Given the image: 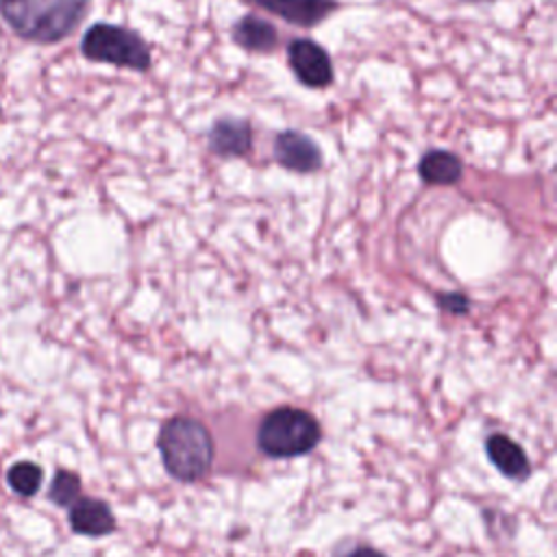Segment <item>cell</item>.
I'll use <instances>...</instances> for the list:
<instances>
[{"mask_svg": "<svg viewBox=\"0 0 557 557\" xmlns=\"http://www.w3.org/2000/svg\"><path fill=\"white\" fill-rule=\"evenodd\" d=\"M91 0H0L2 22L26 41L57 44L85 17Z\"/></svg>", "mask_w": 557, "mask_h": 557, "instance_id": "cell-1", "label": "cell"}, {"mask_svg": "<svg viewBox=\"0 0 557 557\" xmlns=\"http://www.w3.org/2000/svg\"><path fill=\"white\" fill-rule=\"evenodd\" d=\"M163 466L170 476L183 483L198 481L213 461V440L209 429L189 416L170 418L157 440Z\"/></svg>", "mask_w": 557, "mask_h": 557, "instance_id": "cell-2", "label": "cell"}, {"mask_svg": "<svg viewBox=\"0 0 557 557\" xmlns=\"http://www.w3.org/2000/svg\"><path fill=\"white\" fill-rule=\"evenodd\" d=\"M320 435V422L309 411L278 407L261 418L257 426V448L272 459L298 457L313 450Z\"/></svg>", "mask_w": 557, "mask_h": 557, "instance_id": "cell-3", "label": "cell"}, {"mask_svg": "<svg viewBox=\"0 0 557 557\" xmlns=\"http://www.w3.org/2000/svg\"><path fill=\"white\" fill-rule=\"evenodd\" d=\"M85 59L109 63L135 72H144L152 63V54L141 35L115 24H94L81 41Z\"/></svg>", "mask_w": 557, "mask_h": 557, "instance_id": "cell-4", "label": "cell"}, {"mask_svg": "<svg viewBox=\"0 0 557 557\" xmlns=\"http://www.w3.org/2000/svg\"><path fill=\"white\" fill-rule=\"evenodd\" d=\"M287 61L296 78L307 87L322 89L333 81V65L326 50L311 39H294L287 48Z\"/></svg>", "mask_w": 557, "mask_h": 557, "instance_id": "cell-5", "label": "cell"}, {"mask_svg": "<svg viewBox=\"0 0 557 557\" xmlns=\"http://www.w3.org/2000/svg\"><path fill=\"white\" fill-rule=\"evenodd\" d=\"M274 159L294 172L307 174L322 165L318 144L300 131H283L274 137Z\"/></svg>", "mask_w": 557, "mask_h": 557, "instance_id": "cell-6", "label": "cell"}, {"mask_svg": "<svg viewBox=\"0 0 557 557\" xmlns=\"http://www.w3.org/2000/svg\"><path fill=\"white\" fill-rule=\"evenodd\" d=\"M67 520L74 533L87 535V537H102L115 531V516L111 507L100 498L78 496L70 505Z\"/></svg>", "mask_w": 557, "mask_h": 557, "instance_id": "cell-7", "label": "cell"}, {"mask_svg": "<svg viewBox=\"0 0 557 557\" xmlns=\"http://www.w3.org/2000/svg\"><path fill=\"white\" fill-rule=\"evenodd\" d=\"M261 9L283 17L289 24L309 28L324 22L335 9L337 0H255Z\"/></svg>", "mask_w": 557, "mask_h": 557, "instance_id": "cell-8", "label": "cell"}, {"mask_svg": "<svg viewBox=\"0 0 557 557\" xmlns=\"http://www.w3.org/2000/svg\"><path fill=\"white\" fill-rule=\"evenodd\" d=\"M485 453L490 461L496 466V470L509 479H527L531 472V463L527 453L518 442H513L505 433H494L485 440Z\"/></svg>", "mask_w": 557, "mask_h": 557, "instance_id": "cell-9", "label": "cell"}, {"mask_svg": "<svg viewBox=\"0 0 557 557\" xmlns=\"http://www.w3.org/2000/svg\"><path fill=\"white\" fill-rule=\"evenodd\" d=\"M252 146V128L246 120L224 117L209 131V148L220 157H242Z\"/></svg>", "mask_w": 557, "mask_h": 557, "instance_id": "cell-10", "label": "cell"}, {"mask_svg": "<svg viewBox=\"0 0 557 557\" xmlns=\"http://www.w3.org/2000/svg\"><path fill=\"white\" fill-rule=\"evenodd\" d=\"M231 35L237 46L252 52H270L274 50L278 39L276 28L257 15H244L242 20H237Z\"/></svg>", "mask_w": 557, "mask_h": 557, "instance_id": "cell-11", "label": "cell"}, {"mask_svg": "<svg viewBox=\"0 0 557 557\" xmlns=\"http://www.w3.org/2000/svg\"><path fill=\"white\" fill-rule=\"evenodd\" d=\"M420 176L431 185H455L461 178V161L448 150H431L422 157Z\"/></svg>", "mask_w": 557, "mask_h": 557, "instance_id": "cell-12", "label": "cell"}, {"mask_svg": "<svg viewBox=\"0 0 557 557\" xmlns=\"http://www.w3.org/2000/svg\"><path fill=\"white\" fill-rule=\"evenodd\" d=\"M44 481V470L35 461H15L7 470V483L17 496H35L41 487Z\"/></svg>", "mask_w": 557, "mask_h": 557, "instance_id": "cell-13", "label": "cell"}, {"mask_svg": "<svg viewBox=\"0 0 557 557\" xmlns=\"http://www.w3.org/2000/svg\"><path fill=\"white\" fill-rule=\"evenodd\" d=\"M81 496V476L72 470L59 468L48 487V498L59 507H70Z\"/></svg>", "mask_w": 557, "mask_h": 557, "instance_id": "cell-14", "label": "cell"}, {"mask_svg": "<svg viewBox=\"0 0 557 557\" xmlns=\"http://www.w3.org/2000/svg\"><path fill=\"white\" fill-rule=\"evenodd\" d=\"M440 302H442V307H444V309H448V311H453V313H463V311L468 309V300H466L463 296H459V294L442 296V298H440Z\"/></svg>", "mask_w": 557, "mask_h": 557, "instance_id": "cell-15", "label": "cell"}, {"mask_svg": "<svg viewBox=\"0 0 557 557\" xmlns=\"http://www.w3.org/2000/svg\"><path fill=\"white\" fill-rule=\"evenodd\" d=\"M344 557H387V555L376 550V548H370V546H359V548H355L352 553H348Z\"/></svg>", "mask_w": 557, "mask_h": 557, "instance_id": "cell-16", "label": "cell"}, {"mask_svg": "<svg viewBox=\"0 0 557 557\" xmlns=\"http://www.w3.org/2000/svg\"><path fill=\"white\" fill-rule=\"evenodd\" d=\"M472 2H476V0H472Z\"/></svg>", "mask_w": 557, "mask_h": 557, "instance_id": "cell-17", "label": "cell"}]
</instances>
